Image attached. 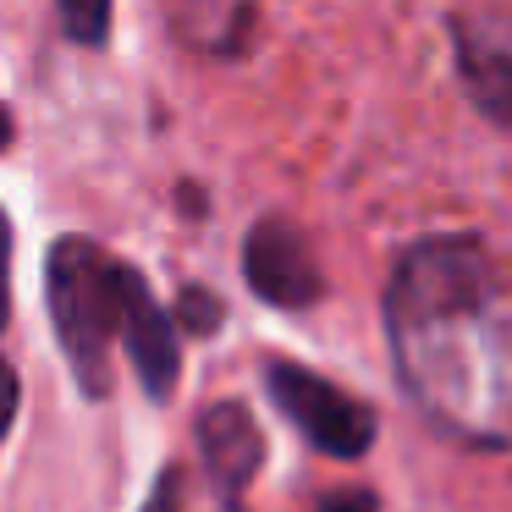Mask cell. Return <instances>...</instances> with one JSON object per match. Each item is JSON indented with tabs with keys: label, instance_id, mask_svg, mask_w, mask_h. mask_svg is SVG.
<instances>
[{
	"label": "cell",
	"instance_id": "obj_1",
	"mask_svg": "<svg viewBox=\"0 0 512 512\" xmlns=\"http://www.w3.org/2000/svg\"><path fill=\"white\" fill-rule=\"evenodd\" d=\"M386 331L408 391L435 419L496 413L468 364V347L501 353L490 336V259L479 237H424L397 259Z\"/></svg>",
	"mask_w": 512,
	"mask_h": 512
},
{
	"label": "cell",
	"instance_id": "obj_2",
	"mask_svg": "<svg viewBox=\"0 0 512 512\" xmlns=\"http://www.w3.org/2000/svg\"><path fill=\"white\" fill-rule=\"evenodd\" d=\"M127 276L133 265L111 259L94 237H56L45 259V303L61 358L72 364L83 397L111 391V347L127 325Z\"/></svg>",
	"mask_w": 512,
	"mask_h": 512
},
{
	"label": "cell",
	"instance_id": "obj_3",
	"mask_svg": "<svg viewBox=\"0 0 512 512\" xmlns=\"http://www.w3.org/2000/svg\"><path fill=\"white\" fill-rule=\"evenodd\" d=\"M265 391H270V402L303 430V441L320 446L325 457L353 463V457H364L369 446H375V413H369L358 397H347L336 380L314 375V369L292 364V358H276V364L265 369Z\"/></svg>",
	"mask_w": 512,
	"mask_h": 512
},
{
	"label": "cell",
	"instance_id": "obj_4",
	"mask_svg": "<svg viewBox=\"0 0 512 512\" xmlns=\"http://www.w3.org/2000/svg\"><path fill=\"white\" fill-rule=\"evenodd\" d=\"M243 276L270 309H309L325 292L320 259H314L309 237L287 215H265L243 243Z\"/></svg>",
	"mask_w": 512,
	"mask_h": 512
},
{
	"label": "cell",
	"instance_id": "obj_5",
	"mask_svg": "<svg viewBox=\"0 0 512 512\" xmlns=\"http://www.w3.org/2000/svg\"><path fill=\"white\" fill-rule=\"evenodd\" d=\"M452 56L468 100L496 127H512V12L452 17Z\"/></svg>",
	"mask_w": 512,
	"mask_h": 512
},
{
	"label": "cell",
	"instance_id": "obj_6",
	"mask_svg": "<svg viewBox=\"0 0 512 512\" xmlns=\"http://www.w3.org/2000/svg\"><path fill=\"white\" fill-rule=\"evenodd\" d=\"M122 347L138 369V386L155 402H166L177 391L182 375V336H177V314H166L149 298L144 276H127V325H122Z\"/></svg>",
	"mask_w": 512,
	"mask_h": 512
},
{
	"label": "cell",
	"instance_id": "obj_7",
	"mask_svg": "<svg viewBox=\"0 0 512 512\" xmlns=\"http://www.w3.org/2000/svg\"><path fill=\"white\" fill-rule=\"evenodd\" d=\"M199 457L226 496L248 490L259 463H265V435H259L254 413L243 402H210L199 413Z\"/></svg>",
	"mask_w": 512,
	"mask_h": 512
},
{
	"label": "cell",
	"instance_id": "obj_8",
	"mask_svg": "<svg viewBox=\"0 0 512 512\" xmlns=\"http://www.w3.org/2000/svg\"><path fill=\"white\" fill-rule=\"evenodd\" d=\"M61 12V34L72 39V45H105V34H111V0H56Z\"/></svg>",
	"mask_w": 512,
	"mask_h": 512
},
{
	"label": "cell",
	"instance_id": "obj_9",
	"mask_svg": "<svg viewBox=\"0 0 512 512\" xmlns=\"http://www.w3.org/2000/svg\"><path fill=\"white\" fill-rule=\"evenodd\" d=\"M221 298L215 292H204V287H188L182 292V303H177V325H188L193 336H210L215 325H221Z\"/></svg>",
	"mask_w": 512,
	"mask_h": 512
},
{
	"label": "cell",
	"instance_id": "obj_10",
	"mask_svg": "<svg viewBox=\"0 0 512 512\" xmlns=\"http://www.w3.org/2000/svg\"><path fill=\"white\" fill-rule=\"evenodd\" d=\"M138 512H182V468H177V463L160 468L155 490H149V501H144Z\"/></svg>",
	"mask_w": 512,
	"mask_h": 512
},
{
	"label": "cell",
	"instance_id": "obj_11",
	"mask_svg": "<svg viewBox=\"0 0 512 512\" xmlns=\"http://www.w3.org/2000/svg\"><path fill=\"white\" fill-rule=\"evenodd\" d=\"M12 320V221L0 210V331Z\"/></svg>",
	"mask_w": 512,
	"mask_h": 512
},
{
	"label": "cell",
	"instance_id": "obj_12",
	"mask_svg": "<svg viewBox=\"0 0 512 512\" xmlns=\"http://www.w3.org/2000/svg\"><path fill=\"white\" fill-rule=\"evenodd\" d=\"M17 402H23V386H17V369L0 358V441H6V430H12L17 419Z\"/></svg>",
	"mask_w": 512,
	"mask_h": 512
},
{
	"label": "cell",
	"instance_id": "obj_13",
	"mask_svg": "<svg viewBox=\"0 0 512 512\" xmlns=\"http://www.w3.org/2000/svg\"><path fill=\"white\" fill-rule=\"evenodd\" d=\"M320 512H380V507H375V496H369V490H342V496H331Z\"/></svg>",
	"mask_w": 512,
	"mask_h": 512
},
{
	"label": "cell",
	"instance_id": "obj_14",
	"mask_svg": "<svg viewBox=\"0 0 512 512\" xmlns=\"http://www.w3.org/2000/svg\"><path fill=\"white\" fill-rule=\"evenodd\" d=\"M12 144V111H6V105H0V149Z\"/></svg>",
	"mask_w": 512,
	"mask_h": 512
},
{
	"label": "cell",
	"instance_id": "obj_15",
	"mask_svg": "<svg viewBox=\"0 0 512 512\" xmlns=\"http://www.w3.org/2000/svg\"><path fill=\"white\" fill-rule=\"evenodd\" d=\"M226 512H243V507H226Z\"/></svg>",
	"mask_w": 512,
	"mask_h": 512
}]
</instances>
